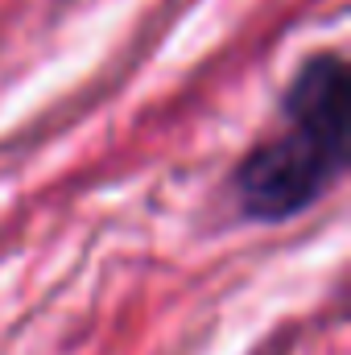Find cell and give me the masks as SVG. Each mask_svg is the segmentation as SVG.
<instances>
[{
	"mask_svg": "<svg viewBox=\"0 0 351 355\" xmlns=\"http://www.w3.org/2000/svg\"><path fill=\"white\" fill-rule=\"evenodd\" d=\"M351 75L343 54H310L281 95L285 128L244 153L232 174L240 211L257 223H281L314 207L348 166Z\"/></svg>",
	"mask_w": 351,
	"mask_h": 355,
	"instance_id": "1",
	"label": "cell"
}]
</instances>
